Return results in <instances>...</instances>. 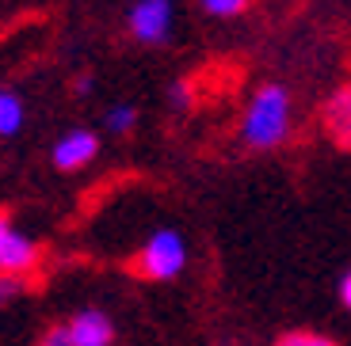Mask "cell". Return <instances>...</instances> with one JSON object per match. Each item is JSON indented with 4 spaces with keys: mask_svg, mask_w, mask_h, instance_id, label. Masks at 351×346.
<instances>
[{
    "mask_svg": "<svg viewBox=\"0 0 351 346\" xmlns=\"http://www.w3.org/2000/svg\"><path fill=\"white\" fill-rule=\"evenodd\" d=\"M290 133V92L282 84H260L241 118V137L252 148H275Z\"/></svg>",
    "mask_w": 351,
    "mask_h": 346,
    "instance_id": "cell-1",
    "label": "cell"
},
{
    "mask_svg": "<svg viewBox=\"0 0 351 346\" xmlns=\"http://www.w3.org/2000/svg\"><path fill=\"white\" fill-rule=\"evenodd\" d=\"M187 267V240L176 228H157L138 251V270L153 282H172Z\"/></svg>",
    "mask_w": 351,
    "mask_h": 346,
    "instance_id": "cell-2",
    "label": "cell"
},
{
    "mask_svg": "<svg viewBox=\"0 0 351 346\" xmlns=\"http://www.w3.org/2000/svg\"><path fill=\"white\" fill-rule=\"evenodd\" d=\"M126 23H130V35L141 46H160L172 35L176 8H172V0H138L130 8V16H126Z\"/></svg>",
    "mask_w": 351,
    "mask_h": 346,
    "instance_id": "cell-3",
    "label": "cell"
},
{
    "mask_svg": "<svg viewBox=\"0 0 351 346\" xmlns=\"http://www.w3.org/2000/svg\"><path fill=\"white\" fill-rule=\"evenodd\" d=\"M38 263V248L35 240H27V236H19L16 228H12L8 213H0V274H27V270Z\"/></svg>",
    "mask_w": 351,
    "mask_h": 346,
    "instance_id": "cell-4",
    "label": "cell"
},
{
    "mask_svg": "<svg viewBox=\"0 0 351 346\" xmlns=\"http://www.w3.org/2000/svg\"><path fill=\"white\" fill-rule=\"evenodd\" d=\"M99 152V137L92 130H69L58 145H53V168L58 172H77V168L92 164Z\"/></svg>",
    "mask_w": 351,
    "mask_h": 346,
    "instance_id": "cell-5",
    "label": "cell"
},
{
    "mask_svg": "<svg viewBox=\"0 0 351 346\" xmlns=\"http://www.w3.org/2000/svg\"><path fill=\"white\" fill-rule=\"evenodd\" d=\"M65 328H69V343L73 346H111V338H114L111 320H107L104 312H96V308L77 312Z\"/></svg>",
    "mask_w": 351,
    "mask_h": 346,
    "instance_id": "cell-6",
    "label": "cell"
},
{
    "mask_svg": "<svg viewBox=\"0 0 351 346\" xmlns=\"http://www.w3.org/2000/svg\"><path fill=\"white\" fill-rule=\"evenodd\" d=\"M321 122H325V133L336 141V145L351 148V84H343L332 99L321 111Z\"/></svg>",
    "mask_w": 351,
    "mask_h": 346,
    "instance_id": "cell-7",
    "label": "cell"
},
{
    "mask_svg": "<svg viewBox=\"0 0 351 346\" xmlns=\"http://www.w3.org/2000/svg\"><path fill=\"white\" fill-rule=\"evenodd\" d=\"M23 126V103L12 92H0V137H16Z\"/></svg>",
    "mask_w": 351,
    "mask_h": 346,
    "instance_id": "cell-8",
    "label": "cell"
},
{
    "mask_svg": "<svg viewBox=\"0 0 351 346\" xmlns=\"http://www.w3.org/2000/svg\"><path fill=\"white\" fill-rule=\"evenodd\" d=\"M104 126L111 133H130L134 126H138V111H134V103H114L111 111L104 114Z\"/></svg>",
    "mask_w": 351,
    "mask_h": 346,
    "instance_id": "cell-9",
    "label": "cell"
},
{
    "mask_svg": "<svg viewBox=\"0 0 351 346\" xmlns=\"http://www.w3.org/2000/svg\"><path fill=\"white\" fill-rule=\"evenodd\" d=\"M199 8L214 19H233L248 8V0H199Z\"/></svg>",
    "mask_w": 351,
    "mask_h": 346,
    "instance_id": "cell-10",
    "label": "cell"
},
{
    "mask_svg": "<svg viewBox=\"0 0 351 346\" xmlns=\"http://www.w3.org/2000/svg\"><path fill=\"white\" fill-rule=\"evenodd\" d=\"M275 346H336V343L325 335H317V331H294V335H282Z\"/></svg>",
    "mask_w": 351,
    "mask_h": 346,
    "instance_id": "cell-11",
    "label": "cell"
},
{
    "mask_svg": "<svg viewBox=\"0 0 351 346\" xmlns=\"http://www.w3.org/2000/svg\"><path fill=\"white\" fill-rule=\"evenodd\" d=\"M168 99H172L176 111H187V107H191V88H187V84H172V88H168Z\"/></svg>",
    "mask_w": 351,
    "mask_h": 346,
    "instance_id": "cell-12",
    "label": "cell"
},
{
    "mask_svg": "<svg viewBox=\"0 0 351 346\" xmlns=\"http://www.w3.org/2000/svg\"><path fill=\"white\" fill-rule=\"evenodd\" d=\"M38 346H73V343H69V328H50Z\"/></svg>",
    "mask_w": 351,
    "mask_h": 346,
    "instance_id": "cell-13",
    "label": "cell"
},
{
    "mask_svg": "<svg viewBox=\"0 0 351 346\" xmlns=\"http://www.w3.org/2000/svg\"><path fill=\"white\" fill-rule=\"evenodd\" d=\"M23 289V282L19 278H12V274H0V301H12V297Z\"/></svg>",
    "mask_w": 351,
    "mask_h": 346,
    "instance_id": "cell-14",
    "label": "cell"
},
{
    "mask_svg": "<svg viewBox=\"0 0 351 346\" xmlns=\"http://www.w3.org/2000/svg\"><path fill=\"white\" fill-rule=\"evenodd\" d=\"M340 304H343V308L351 312V270H348V274L340 278Z\"/></svg>",
    "mask_w": 351,
    "mask_h": 346,
    "instance_id": "cell-15",
    "label": "cell"
}]
</instances>
